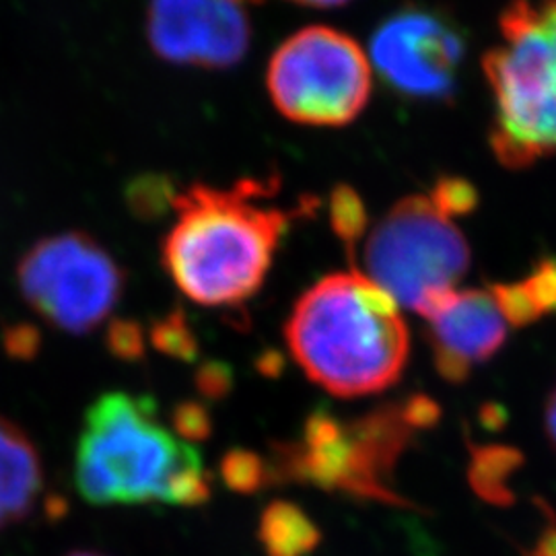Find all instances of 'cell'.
<instances>
[{
  "instance_id": "1",
  "label": "cell",
  "mask_w": 556,
  "mask_h": 556,
  "mask_svg": "<svg viewBox=\"0 0 556 556\" xmlns=\"http://www.w3.org/2000/svg\"><path fill=\"white\" fill-rule=\"evenodd\" d=\"M278 179L229 188L192 184L174 194L176 220L161 260L179 291L204 307H239L264 285L293 211L270 206Z\"/></svg>"
},
{
  "instance_id": "2",
  "label": "cell",
  "mask_w": 556,
  "mask_h": 556,
  "mask_svg": "<svg viewBox=\"0 0 556 556\" xmlns=\"http://www.w3.org/2000/svg\"><path fill=\"white\" fill-rule=\"evenodd\" d=\"M285 340L303 374L338 397L394 386L410 338L400 305L363 273H334L298 299Z\"/></svg>"
},
{
  "instance_id": "3",
  "label": "cell",
  "mask_w": 556,
  "mask_h": 556,
  "mask_svg": "<svg viewBox=\"0 0 556 556\" xmlns=\"http://www.w3.org/2000/svg\"><path fill=\"white\" fill-rule=\"evenodd\" d=\"M75 482L91 505L197 507L211 498L199 452L161 422L151 397L108 392L83 418Z\"/></svg>"
},
{
  "instance_id": "4",
  "label": "cell",
  "mask_w": 556,
  "mask_h": 556,
  "mask_svg": "<svg viewBox=\"0 0 556 556\" xmlns=\"http://www.w3.org/2000/svg\"><path fill=\"white\" fill-rule=\"evenodd\" d=\"M484 60L495 100L491 147L509 169L556 155V0H514Z\"/></svg>"
},
{
  "instance_id": "5",
  "label": "cell",
  "mask_w": 556,
  "mask_h": 556,
  "mask_svg": "<svg viewBox=\"0 0 556 556\" xmlns=\"http://www.w3.org/2000/svg\"><path fill=\"white\" fill-rule=\"evenodd\" d=\"M413 433L402 404L355 420L319 410L305 420L298 439L278 445L264 466L266 480H298L324 491L406 507V501L390 489V477Z\"/></svg>"
},
{
  "instance_id": "6",
  "label": "cell",
  "mask_w": 556,
  "mask_h": 556,
  "mask_svg": "<svg viewBox=\"0 0 556 556\" xmlns=\"http://www.w3.org/2000/svg\"><path fill=\"white\" fill-rule=\"evenodd\" d=\"M365 277L397 305L417 314L433 295L456 289L468 273L470 248L433 199L408 197L374 227L363 248Z\"/></svg>"
},
{
  "instance_id": "7",
  "label": "cell",
  "mask_w": 556,
  "mask_h": 556,
  "mask_svg": "<svg viewBox=\"0 0 556 556\" xmlns=\"http://www.w3.org/2000/svg\"><path fill=\"white\" fill-rule=\"evenodd\" d=\"M266 89L280 116L305 126H344L371 96V62L357 41L314 25L282 41L268 62Z\"/></svg>"
},
{
  "instance_id": "8",
  "label": "cell",
  "mask_w": 556,
  "mask_h": 556,
  "mask_svg": "<svg viewBox=\"0 0 556 556\" xmlns=\"http://www.w3.org/2000/svg\"><path fill=\"white\" fill-rule=\"evenodd\" d=\"M17 282L27 305L62 332L83 337L118 307L124 275L87 233H59L34 243L20 260Z\"/></svg>"
},
{
  "instance_id": "9",
  "label": "cell",
  "mask_w": 556,
  "mask_h": 556,
  "mask_svg": "<svg viewBox=\"0 0 556 556\" xmlns=\"http://www.w3.org/2000/svg\"><path fill=\"white\" fill-rule=\"evenodd\" d=\"M464 54L456 25L417 7L383 21L371 40V62L381 79L410 100H447L456 91Z\"/></svg>"
},
{
  "instance_id": "10",
  "label": "cell",
  "mask_w": 556,
  "mask_h": 556,
  "mask_svg": "<svg viewBox=\"0 0 556 556\" xmlns=\"http://www.w3.org/2000/svg\"><path fill=\"white\" fill-rule=\"evenodd\" d=\"M147 38L167 62L229 68L245 56L252 27L241 0H149Z\"/></svg>"
},
{
  "instance_id": "11",
  "label": "cell",
  "mask_w": 556,
  "mask_h": 556,
  "mask_svg": "<svg viewBox=\"0 0 556 556\" xmlns=\"http://www.w3.org/2000/svg\"><path fill=\"white\" fill-rule=\"evenodd\" d=\"M422 318L431 324L439 376L450 383H464L475 365L497 355L509 334L491 289L447 291L427 305Z\"/></svg>"
},
{
  "instance_id": "12",
  "label": "cell",
  "mask_w": 556,
  "mask_h": 556,
  "mask_svg": "<svg viewBox=\"0 0 556 556\" xmlns=\"http://www.w3.org/2000/svg\"><path fill=\"white\" fill-rule=\"evenodd\" d=\"M43 495L38 447L9 418L0 417V528L31 516Z\"/></svg>"
},
{
  "instance_id": "13",
  "label": "cell",
  "mask_w": 556,
  "mask_h": 556,
  "mask_svg": "<svg viewBox=\"0 0 556 556\" xmlns=\"http://www.w3.org/2000/svg\"><path fill=\"white\" fill-rule=\"evenodd\" d=\"M260 542L268 556H305L316 548L319 532L295 505L273 503L260 521Z\"/></svg>"
},
{
  "instance_id": "14",
  "label": "cell",
  "mask_w": 556,
  "mask_h": 556,
  "mask_svg": "<svg viewBox=\"0 0 556 556\" xmlns=\"http://www.w3.org/2000/svg\"><path fill=\"white\" fill-rule=\"evenodd\" d=\"M523 462L521 454L511 447H477L472 452V466H470V482L477 495L495 503L507 505L514 501V493L509 491V478Z\"/></svg>"
},
{
  "instance_id": "15",
  "label": "cell",
  "mask_w": 556,
  "mask_h": 556,
  "mask_svg": "<svg viewBox=\"0 0 556 556\" xmlns=\"http://www.w3.org/2000/svg\"><path fill=\"white\" fill-rule=\"evenodd\" d=\"M330 217L338 238L342 239V243H346L349 252H353L367 225V213L357 192L349 186L337 188L330 199Z\"/></svg>"
},
{
  "instance_id": "16",
  "label": "cell",
  "mask_w": 556,
  "mask_h": 556,
  "mask_svg": "<svg viewBox=\"0 0 556 556\" xmlns=\"http://www.w3.org/2000/svg\"><path fill=\"white\" fill-rule=\"evenodd\" d=\"M519 285L526 298L536 307L540 318L556 314V260H542L536 270Z\"/></svg>"
},
{
  "instance_id": "17",
  "label": "cell",
  "mask_w": 556,
  "mask_h": 556,
  "mask_svg": "<svg viewBox=\"0 0 556 556\" xmlns=\"http://www.w3.org/2000/svg\"><path fill=\"white\" fill-rule=\"evenodd\" d=\"M447 217L468 215L477 206V190L459 178H443L429 194Z\"/></svg>"
},
{
  "instance_id": "18",
  "label": "cell",
  "mask_w": 556,
  "mask_h": 556,
  "mask_svg": "<svg viewBox=\"0 0 556 556\" xmlns=\"http://www.w3.org/2000/svg\"><path fill=\"white\" fill-rule=\"evenodd\" d=\"M223 475L233 489L243 493L260 489L262 482H266V468L262 466V459L250 452H233L225 457Z\"/></svg>"
},
{
  "instance_id": "19",
  "label": "cell",
  "mask_w": 556,
  "mask_h": 556,
  "mask_svg": "<svg viewBox=\"0 0 556 556\" xmlns=\"http://www.w3.org/2000/svg\"><path fill=\"white\" fill-rule=\"evenodd\" d=\"M155 340H157L160 349H163V351H172V353H176L178 357H186V355L192 353V337H190V332L186 330L184 321L176 318V316L165 319L163 324L157 326Z\"/></svg>"
},
{
  "instance_id": "20",
  "label": "cell",
  "mask_w": 556,
  "mask_h": 556,
  "mask_svg": "<svg viewBox=\"0 0 556 556\" xmlns=\"http://www.w3.org/2000/svg\"><path fill=\"white\" fill-rule=\"evenodd\" d=\"M402 408H404V417L415 431L429 429V427L438 425L439 418H441V408H439L438 402L431 397H408V402H404Z\"/></svg>"
},
{
  "instance_id": "21",
  "label": "cell",
  "mask_w": 556,
  "mask_h": 556,
  "mask_svg": "<svg viewBox=\"0 0 556 556\" xmlns=\"http://www.w3.org/2000/svg\"><path fill=\"white\" fill-rule=\"evenodd\" d=\"M544 429L546 435L551 439L553 447L556 450V388L546 402V410H544Z\"/></svg>"
},
{
  "instance_id": "22",
  "label": "cell",
  "mask_w": 556,
  "mask_h": 556,
  "mask_svg": "<svg viewBox=\"0 0 556 556\" xmlns=\"http://www.w3.org/2000/svg\"><path fill=\"white\" fill-rule=\"evenodd\" d=\"M532 556H556V530H551L540 538L536 551L532 553Z\"/></svg>"
},
{
  "instance_id": "23",
  "label": "cell",
  "mask_w": 556,
  "mask_h": 556,
  "mask_svg": "<svg viewBox=\"0 0 556 556\" xmlns=\"http://www.w3.org/2000/svg\"><path fill=\"white\" fill-rule=\"evenodd\" d=\"M298 4H305V7H319V9H330V7H340L346 4L349 0H293Z\"/></svg>"
},
{
  "instance_id": "24",
  "label": "cell",
  "mask_w": 556,
  "mask_h": 556,
  "mask_svg": "<svg viewBox=\"0 0 556 556\" xmlns=\"http://www.w3.org/2000/svg\"><path fill=\"white\" fill-rule=\"evenodd\" d=\"M66 556H105L101 555V553H93V551H73V553H68Z\"/></svg>"
},
{
  "instance_id": "25",
  "label": "cell",
  "mask_w": 556,
  "mask_h": 556,
  "mask_svg": "<svg viewBox=\"0 0 556 556\" xmlns=\"http://www.w3.org/2000/svg\"><path fill=\"white\" fill-rule=\"evenodd\" d=\"M254 2H260V0H254Z\"/></svg>"
}]
</instances>
